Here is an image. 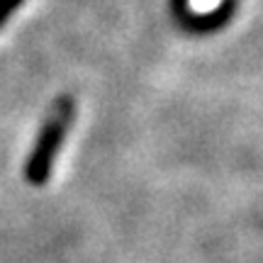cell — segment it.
<instances>
[{
	"label": "cell",
	"instance_id": "6da1fadb",
	"mask_svg": "<svg viewBox=\"0 0 263 263\" xmlns=\"http://www.w3.org/2000/svg\"><path fill=\"white\" fill-rule=\"evenodd\" d=\"M73 117H76V100L71 95H59L54 105L49 107L47 120L42 124L37 141H34V146H32L27 161H25L22 176H25V180L32 188H42V185L49 183L59 151L64 146L66 132L71 129V124H73Z\"/></svg>",
	"mask_w": 263,
	"mask_h": 263
},
{
	"label": "cell",
	"instance_id": "7a4b0ae2",
	"mask_svg": "<svg viewBox=\"0 0 263 263\" xmlns=\"http://www.w3.org/2000/svg\"><path fill=\"white\" fill-rule=\"evenodd\" d=\"M22 3H25V0H0V29H3V25L22 8Z\"/></svg>",
	"mask_w": 263,
	"mask_h": 263
},
{
	"label": "cell",
	"instance_id": "3957f363",
	"mask_svg": "<svg viewBox=\"0 0 263 263\" xmlns=\"http://www.w3.org/2000/svg\"><path fill=\"white\" fill-rule=\"evenodd\" d=\"M185 10H188V0H173V12H176V17H180Z\"/></svg>",
	"mask_w": 263,
	"mask_h": 263
}]
</instances>
